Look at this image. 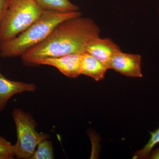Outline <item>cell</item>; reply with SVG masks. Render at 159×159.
<instances>
[{"mask_svg": "<svg viewBox=\"0 0 159 159\" xmlns=\"http://www.w3.org/2000/svg\"><path fill=\"white\" fill-rule=\"evenodd\" d=\"M30 159H54V151L51 141L48 139L41 142Z\"/></svg>", "mask_w": 159, "mask_h": 159, "instance_id": "7c38bea8", "label": "cell"}, {"mask_svg": "<svg viewBox=\"0 0 159 159\" xmlns=\"http://www.w3.org/2000/svg\"><path fill=\"white\" fill-rule=\"evenodd\" d=\"M80 16L79 11L65 13L44 10L40 17L25 31L12 39L0 43V56L3 58L21 57L44 40L59 23Z\"/></svg>", "mask_w": 159, "mask_h": 159, "instance_id": "7a4b0ae2", "label": "cell"}, {"mask_svg": "<svg viewBox=\"0 0 159 159\" xmlns=\"http://www.w3.org/2000/svg\"><path fill=\"white\" fill-rule=\"evenodd\" d=\"M141 66V55L124 53L120 51L113 57L110 69L126 77L142 78L143 74Z\"/></svg>", "mask_w": 159, "mask_h": 159, "instance_id": "5b68a950", "label": "cell"}, {"mask_svg": "<svg viewBox=\"0 0 159 159\" xmlns=\"http://www.w3.org/2000/svg\"><path fill=\"white\" fill-rule=\"evenodd\" d=\"M148 158L151 159H159V147L155 150L151 152Z\"/></svg>", "mask_w": 159, "mask_h": 159, "instance_id": "9a60e30c", "label": "cell"}, {"mask_svg": "<svg viewBox=\"0 0 159 159\" xmlns=\"http://www.w3.org/2000/svg\"><path fill=\"white\" fill-rule=\"evenodd\" d=\"M9 0H0V25L9 6Z\"/></svg>", "mask_w": 159, "mask_h": 159, "instance_id": "5bb4252c", "label": "cell"}, {"mask_svg": "<svg viewBox=\"0 0 159 159\" xmlns=\"http://www.w3.org/2000/svg\"><path fill=\"white\" fill-rule=\"evenodd\" d=\"M43 11L34 0H9L0 25V43L12 39L25 31Z\"/></svg>", "mask_w": 159, "mask_h": 159, "instance_id": "3957f363", "label": "cell"}, {"mask_svg": "<svg viewBox=\"0 0 159 159\" xmlns=\"http://www.w3.org/2000/svg\"><path fill=\"white\" fill-rule=\"evenodd\" d=\"M0 74H1V73H0Z\"/></svg>", "mask_w": 159, "mask_h": 159, "instance_id": "2e32d148", "label": "cell"}, {"mask_svg": "<svg viewBox=\"0 0 159 159\" xmlns=\"http://www.w3.org/2000/svg\"><path fill=\"white\" fill-rule=\"evenodd\" d=\"M15 157L14 145L0 136V159H12Z\"/></svg>", "mask_w": 159, "mask_h": 159, "instance_id": "4fadbf2b", "label": "cell"}, {"mask_svg": "<svg viewBox=\"0 0 159 159\" xmlns=\"http://www.w3.org/2000/svg\"><path fill=\"white\" fill-rule=\"evenodd\" d=\"M15 124L17 140L14 145L15 156L18 159H30L41 142L49 139L48 134L39 133L37 125L31 115L20 109L16 108L12 112Z\"/></svg>", "mask_w": 159, "mask_h": 159, "instance_id": "277c9868", "label": "cell"}, {"mask_svg": "<svg viewBox=\"0 0 159 159\" xmlns=\"http://www.w3.org/2000/svg\"><path fill=\"white\" fill-rule=\"evenodd\" d=\"M82 54H73L60 57H46L39 61L37 65L52 66L66 77L77 78L81 75Z\"/></svg>", "mask_w": 159, "mask_h": 159, "instance_id": "8992f818", "label": "cell"}, {"mask_svg": "<svg viewBox=\"0 0 159 159\" xmlns=\"http://www.w3.org/2000/svg\"><path fill=\"white\" fill-rule=\"evenodd\" d=\"M43 10L60 12H71L79 11V7L70 0H34Z\"/></svg>", "mask_w": 159, "mask_h": 159, "instance_id": "30bf717a", "label": "cell"}, {"mask_svg": "<svg viewBox=\"0 0 159 159\" xmlns=\"http://www.w3.org/2000/svg\"><path fill=\"white\" fill-rule=\"evenodd\" d=\"M100 29L90 18L77 16L59 23L42 42L21 56L27 66H36L40 60L73 54H83Z\"/></svg>", "mask_w": 159, "mask_h": 159, "instance_id": "6da1fadb", "label": "cell"}, {"mask_svg": "<svg viewBox=\"0 0 159 159\" xmlns=\"http://www.w3.org/2000/svg\"><path fill=\"white\" fill-rule=\"evenodd\" d=\"M151 137L147 144L142 149L134 154L133 159L148 158L153 147L159 143V127L156 130L150 132Z\"/></svg>", "mask_w": 159, "mask_h": 159, "instance_id": "8fae6325", "label": "cell"}, {"mask_svg": "<svg viewBox=\"0 0 159 159\" xmlns=\"http://www.w3.org/2000/svg\"><path fill=\"white\" fill-rule=\"evenodd\" d=\"M36 89L34 84L10 80L0 74V111L5 109L9 99L14 95L34 92Z\"/></svg>", "mask_w": 159, "mask_h": 159, "instance_id": "ba28073f", "label": "cell"}, {"mask_svg": "<svg viewBox=\"0 0 159 159\" xmlns=\"http://www.w3.org/2000/svg\"><path fill=\"white\" fill-rule=\"evenodd\" d=\"M107 70L105 66L90 54L86 52L83 54L80 69L81 75L91 77L98 81L104 79Z\"/></svg>", "mask_w": 159, "mask_h": 159, "instance_id": "9c48e42d", "label": "cell"}, {"mask_svg": "<svg viewBox=\"0 0 159 159\" xmlns=\"http://www.w3.org/2000/svg\"><path fill=\"white\" fill-rule=\"evenodd\" d=\"M120 51L119 46L112 40L98 37L89 43L87 47L86 52L93 56L109 70L110 69L113 57Z\"/></svg>", "mask_w": 159, "mask_h": 159, "instance_id": "52a82bcc", "label": "cell"}]
</instances>
